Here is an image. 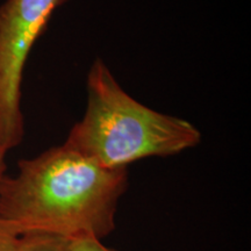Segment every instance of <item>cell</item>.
I'll use <instances>...</instances> for the list:
<instances>
[{"label":"cell","mask_w":251,"mask_h":251,"mask_svg":"<svg viewBox=\"0 0 251 251\" xmlns=\"http://www.w3.org/2000/svg\"><path fill=\"white\" fill-rule=\"evenodd\" d=\"M69 0H6L0 6V149L23 142L21 84L34 43L56 8Z\"/></svg>","instance_id":"obj_3"},{"label":"cell","mask_w":251,"mask_h":251,"mask_svg":"<svg viewBox=\"0 0 251 251\" xmlns=\"http://www.w3.org/2000/svg\"><path fill=\"white\" fill-rule=\"evenodd\" d=\"M14 251H72L71 240L55 234L27 233L19 236Z\"/></svg>","instance_id":"obj_4"},{"label":"cell","mask_w":251,"mask_h":251,"mask_svg":"<svg viewBox=\"0 0 251 251\" xmlns=\"http://www.w3.org/2000/svg\"><path fill=\"white\" fill-rule=\"evenodd\" d=\"M85 114L64 144L103 168L127 169L148 157H168L201 141L196 126L151 109L120 86L102 59L87 74Z\"/></svg>","instance_id":"obj_2"},{"label":"cell","mask_w":251,"mask_h":251,"mask_svg":"<svg viewBox=\"0 0 251 251\" xmlns=\"http://www.w3.org/2000/svg\"><path fill=\"white\" fill-rule=\"evenodd\" d=\"M18 240L19 235L0 220V251H14Z\"/></svg>","instance_id":"obj_6"},{"label":"cell","mask_w":251,"mask_h":251,"mask_svg":"<svg viewBox=\"0 0 251 251\" xmlns=\"http://www.w3.org/2000/svg\"><path fill=\"white\" fill-rule=\"evenodd\" d=\"M127 169L103 168L65 144L18 163L0 183V220L15 234L99 240L115 229Z\"/></svg>","instance_id":"obj_1"},{"label":"cell","mask_w":251,"mask_h":251,"mask_svg":"<svg viewBox=\"0 0 251 251\" xmlns=\"http://www.w3.org/2000/svg\"><path fill=\"white\" fill-rule=\"evenodd\" d=\"M5 156L6 153L0 149V183H1L2 178L6 175V163H5Z\"/></svg>","instance_id":"obj_7"},{"label":"cell","mask_w":251,"mask_h":251,"mask_svg":"<svg viewBox=\"0 0 251 251\" xmlns=\"http://www.w3.org/2000/svg\"><path fill=\"white\" fill-rule=\"evenodd\" d=\"M72 251H115L102 244L101 240L92 236H80L71 240Z\"/></svg>","instance_id":"obj_5"}]
</instances>
